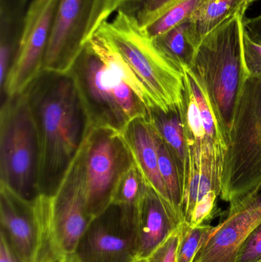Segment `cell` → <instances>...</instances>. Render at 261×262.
I'll return each instance as SVG.
<instances>
[{
    "instance_id": "obj_1",
    "label": "cell",
    "mask_w": 261,
    "mask_h": 262,
    "mask_svg": "<svg viewBox=\"0 0 261 262\" xmlns=\"http://www.w3.org/2000/svg\"><path fill=\"white\" fill-rule=\"evenodd\" d=\"M38 135V190L54 196L90 128L70 73L43 71L26 89Z\"/></svg>"
},
{
    "instance_id": "obj_5",
    "label": "cell",
    "mask_w": 261,
    "mask_h": 262,
    "mask_svg": "<svg viewBox=\"0 0 261 262\" xmlns=\"http://www.w3.org/2000/svg\"><path fill=\"white\" fill-rule=\"evenodd\" d=\"M38 135L26 91L2 101L0 183L29 202L38 190Z\"/></svg>"
},
{
    "instance_id": "obj_10",
    "label": "cell",
    "mask_w": 261,
    "mask_h": 262,
    "mask_svg": "<svg viewBox=\"0 0 261 262\" xmlns=\"http://www.w3.org/2000/svg\"><path fill=\"white\" fill-rule=\"evenodd\" d=\"M58 0H31L25 12L13 61L1 87L2 96L22 93L43 72Z\"/></svg>"
},
{
    "instance_id": "obj_34",
    "label": "cell",
    "mask_w": 261,
    "mask_h": 262,
    "mask_svg": "<svg viewBox=\"0 0 261 262\" xmlns=\"http://www.w3.org/2000/svg\"><path fill=\"white\" fill-rule=\"evenodd\" d=\"M248 4H251V3H254V1H257V0H245Z\"/></svg>"
},
{
    "instance_id": "obj_9",
    "label": "cell",
    "mask_w": 261,
    "mask_h": 262,
    "mask_svg": "<svg viewBox=\"0 0 261 262\" xmlns=\"http://www.w3.org/2000/svg\"><path fill=\"white\" fill-rule=\"evenodd\" d=\"M68 73L75 79L90 127L122 132L130 120L118 104L115 92L124 81L102 62L88 44Z\"/></svg>"
},
{
    "instance_id": "obj_4",
    "label": "cell",
    "mask_w": 261,
    "mask_h": 262,
    "mask_svg": "<svg viewBox=\"0 0 261 262\" xmlns=\"http://www.w3.org/2000/svg\"><path fill=\"white\" fill-rule=\"evenodd\" d=\"M98 33L107 38L128 63L164 112L179 108L185 90L184 71L172 62L134 21L117 12Z\"/></svg>"
},
{
    "instance_id": "obj_26",
    "label": "cell",
    "mask_w": 261,
    "mask_h": 262,
    "mask_svg": "<svg viewBox=\"0 0 261 262\" xmlns=\"http://www.w3.org/2000/svg\"><path fill=\"white\" fill-rule=\"evenodd\" d=\"M145 186V180L133 161V164L124 172L118 182L112 203L125 206H137Z\"/></svg>"
},
{
    "instance_id": "obj_3",
    "label": "cell",
    "mask_w": 261,
    "mask_h": 262,
    "mask_svg": "<svg viewBox=\"0 0 261 262\" xmlns=\"http://www.w3.org/2000/svg\"><path fill=\"white\" fill-rule=\"evenodd\" d=\"M261 186V76L245 78L224 157L220 197L232 203Z\"/></svg>"
},
{
    "instance_id": "obj_28",
    "label": "cell",
    "mask_w": 261,
    "mask_h": 262,
    "mask_svg": "<svg viewBox=\"0 0 261 262\" xmlns=\"http://www.w3.org/2000/svg\"><path fill=\"white\" fill-rule=\"evenodd\" d=\"M219 196L220 195L216 191H210L197 202L190 221L188 222L192 227L205 225V223L218 213L217 200Z\"/></svg>"
},
{
    "instance_id": "obj_11",
    "label": "cell",
    "mask_w": 261,
    "mask_h": 262,
    "mask_svg": "<svg viewBox=\"0 0 261 262\" xmlns=\"http://www.w3.org/2000/svg\"><path fill=\"white\" fill-rule=\"evenodd\" d=\"M86 141L70 163L52 197V233L60 252L68 257L92 221L87 210L85 189Z\"/></svg>"
},
{
    "instance_id": "obj_27",
    "label": "cell",
    "mask_w": 261,
    "mask_h": 262,
    "mask_svg": "<svg viewBox=\"0 0 261 262\" xmlns=\"http://www.w3.org/2000/svg\"><path fill=\"white\" fill-rule=\"evenodd\" d=\"M243 60L245 76H261V38H253L245 30L243 35Z\"/></svg>"
},
{
    "instance_id": "obj_17",
    "label": "cell",
    "mask_w": 261,
    "mask_h": 262,
    "mask_svg": "<svg viewBox=\"0 0 261 262\" xmlns=\"http://www.w3.org/2000/svg\"><path fill=\"white\" fill-rule=\"evenodd\" d=\"M250 5L245 0H205L189 20L192 39L199 47L202 40Z\"/></svg>"
},
{
    "instance_id": "obj_16",
    "label": "cell",
    "mask_w": 261,
    "mask_h": 262,
    "mask_svg": "<svg viewBox=\"0 0 261 262\" xmlns=\"http://www.w3.org/2000/svg\"><path fill=\"white\" fill-rule=\"evenodd\" d=\"M147 118L174 159L185 196L188 180V154L179 107L168 112H164L156 106L149 107Z\"/></svg>"
},
{
    "instance_id": "obj_13",
    "label": "cell",
    "mask_w": 261,
    "mask_h": 262,
    "mask_svg": "<svg viewBox=\"0 0 261 262\" xmlns=\"http://www.w3.org/2000/svg\"><path fill=\"white\" fill-rule=\"evenodd\" d=\"M1 233L21 262H32L39 242V223L34 202L24 200L0 183Z\"/></svg>"
},
{
    "instance_id": "obj_25",
    "label": "cell",
    "mask_w": 261,
    "mask_h": 262,
    "mask_svg": "<svg viewBox=\"0 0 261 262\" xmlns=\"http://www.w3.org/2000/svg\"><path fill=\"white\" fill-rule=\"evenodd\" d=\"M216 226L202 225L192 227L188 222L181 225V238L176 262H193L199 251L206 245Z\"/></svg>"
},
{
    "instance_id": "obj_6",
    "label": "cell",
    "mask_w": 261,
    "mask_h": 262,
    "mask_svg": "<svg viewBox=\"0 0 261 262\" xmlns=\"http://www.w3.org/2000/svg\"><path fill=\"white\" fill-rule=\"evenodd\" d=\"M116 11V0H58L43 71L67 74L87 43Z\"/></svg>"
},
{
    "instance_id": "obj_23",
    "label": "cell",
    "mask_w": 261,
    "mask_h": 262,
    "mask_svg": "<svg viewBox=\"0 0 261 262\" xmlns=\"http://www.w3.org/2000/svg\"><path fill=\"white\" fill-rule=\"evenodd\" d=\"M205 0H179L155 18L143 30L155 38L190 20Z\"/></svg>"
},
{
    "instance_id": "obj_19",
    "label": "cell",
    "mask_w": 261,
    "mask_h": 262,
    "mask_svg": "<svg viewBox=\"0 0 261 262\" xmlns=\"http://www.w3.org/2000/svg\"><path fill=\"white\" fill-rule=\"evenodd\" d=\"M183 71L185 80L191 88L192 92L199 106L204 129H205V137H206L205 145L214 152L216 161L222 172L224 157L228 149L226 142L222 135L219 123L216 120V115L211 108L208 96L202 88V84L189 69L187 68V69H184Z\"/></svg>"
},
{
    "instance_id": "obj_12",
    "label": "cell",
    "mask_w": 261,
    "mask_h": 262,
    "mask_svg": "<svg viewBox=\"0 0 261 262\" xmlns=\"http://www.w3.org/2000/svg\"><path fill=\"white\" fill-rule=\"evenodd\" d=\"M261 223V186L230 203L223 221L193 262H234L239 249Z\"/></svg>"
},
{
    "instance_id": "obj_15",
    "label": "cell",
    "mask_w": 261,
    "mask_h": 262,
    "mask_svg": "<svg viewBox=\"0 0 261 262\" xmlns=\"http://www.w3.org/2000/svg\"><path fill=\"white\" fill-rule=\"evenodd\" d=\"M121 134L146 183L171 207L159 172L156 135L147 115L131 120Z\"/></svg>"
},
{
    "instance_id": "obj_7",
    "label": "cell",
    "mask_w": 261,
    "mask_h": 262,
    "mask_svg": "<svg viewBox=\"0 0 261 262\" xmlns=\"http://www.w3.org/2000/svg\"><path fill=\"white\" fill-rule=\"evenodd\" d=\"M85 141L86 198L93 219L111 204L116 185L133 159L119 131L90 127Z\"/></svg>"
},
{
    "instance_id": "obj_36",
    "label": "cell",
    "mask_w": 261,
    "mask_h": 262,
    "mask_svg": "<svg viewBox=\"0 0 261 262\" xmlns=\"http://www.w3.org/2000/svg\"><path fill=\"white\" fill-rule=\"evenodd\" d=\"M258 262H261V260H260V261H259Z\"/></svg>"
},
{
    "instance_id": "obj_18",
    "label": "cell",
    "mask_w": 261,
    "mask_h": 262,
    "mask_svg": "<svg viewBox=\"0 0 261 262\" xmlns=\"http://www.w3.org/2000/svg\"><path fill=\"white\" fill-rule=\"evenodd\" d=\"M87 44L102 62L126 84H128L147 108L157 105L144 83L114 46L101 34L97 33Z\"/></svg>"
},
{
    "instance_id": "obj_21",
    "label": "cell",
    "mask_w": 261,
    "mask_h": 262,
    "mask_svg": "<svg viewBox=\"0 0 261 262\" xmlns=\"http://www.w3.org/2000/svg\"><path fill=\"white\" fill-rule=\"evenodd\" d=\"M154 132L157 146L159 172L167 189L169 202L179 220L184 223L185 222L184 214V190L179 170L167 145L155 130Z\"/></svg>"
},
{
    "instance_id": "obj_14",
    "label": "cell",
    "mask_w": 261,
    "mask_h": 262,
    "mask_svg": "<svg viewBox=\"0 0 261 262\" xmlns=\"http://www.w3.org/2000/svg\"><path fill=\"white\" fill-rule=\"evenodd\" d=\"M137 211V260L147 258L182 224L173 209L146 183Z\"/></svg>"
},
{
    "instance_id": "obj_37",
    "label": "cell",
    "mask_w": 261,
    "mask_h": 262,
    "mask_svg": "<svg viewBox=\"0 0 261 262\" xmlns=\"http://www.w3.org/2000/svg\"></svg>"
},
{
    "instance_id": "obj_8",
    "label": "cell",
    "mask_w": 261,
    "mask_h": 262,
    "mask_svg": "<svg viewBox=\"0 0 261 262\" xmlns=\"http://www.w3.org/2000/svg\"><path fill=\"white\" fill-rule=\"evenodd\" d=\"M136 206L111 203L95 216L67 262H136Z\"/></svg>"
},
{
    "instance_id": "obj_29",
    "label": "cell",
    "mask_w": 261,
    "mask_h": 262,
    "mask_svg": "<svg viewBox=\"0 0 261 262\" xmlns=\"http://www.w3.org/2000/svg\"><path fill=\"white\" fill-rule=\"evenodd\" d=\"M181 238V226L143 262H176Z\"/></svg>"
},
{
    "instance_id": "obj_20",
    "label": "cell",
    "mask_w": 261,
    "mask_h": 262,
    "mask_svg": "<svg viewBox=\"0 0 261 262\" xmlns=\"http://www.w3.org/2000/svg\"><path fill=\"white\" fill-rule=\"evenodd\" d=\"M159 50L179 69H189L198 48L190 34L189 20L153 38Z\"/></svg>"
},
{
    "instance_id": "obj_22",
    "label": "cell",
    "mask_w": 261,
    "mask_h": 262,
    "mask_svg": "<svg viewBox=\"0 0 261 262\" xmlns=\"http://www.w3.org/2000/svg\"><path fill=\"white\" fill-rule=\"evenodd\" d=\"M39 223L38 246L32 262H67L57 247L52 233V197L39 195L34 201Z\"/></svg>"
},
{
    "instance_id": "obj_33",
    "label": "cell",
    "mask_w": 261,
    "mask_h": 262,
    "mask_svg": "<svg viewBox=\"0 0 261 262\" xmlns=\"http://www.w3.org/2000/svg\"><path fill=\"white\" fill-rule=\"evenodd\" d=\"M10 0H2V6L1 7H5V6H8Z\"/></svg>"
},
{
    "instance_id": "obj_35",
    "label": "cell",
    "mask_w": 261,
    "mask_h": 262,
    "mask_svg": "<svg viewBox=\"0 0 261 262\" xmlns=\"http://www.w3.org/2000/svg\"><path fill=\"white\" fill-rule=\"evenodd\" d=\"M136 262H143L142 261H136Z\"/></svg>"
},
{
    "instance_id": "obj_31",
    "label": "cell",
    "mask_w": 261,
    "mask_h": 262,
    "mask_svg": "<svg viewBox=\"0 0 261 262\" xmlns=\"http://www.w3.org/2000/svg\"><path fill=\"white\" fill-rule=\"evenodd\" d=\"M0 262H21L3 234L0 238Z\"/></svg>"
},
{
    "instance_id": "obj_30",
    "label": "cell",
    "mask_w": 261,
    "mask_h": 262,
    "mask_svg": "<svg viewBox=\"0 0 261 262\" xmlns=\"http://www.w3.org/2000/svg\"><path fill=\"white\" fill-rule=\"evenodd\" d=\"M261 260V223L244 242L234 262H258Z\"/></svg>"
},
{
    "instance_id": "obj_24",
    "label": "cell",
    "mask_w": 261,
    "mask_h": 262,
    "mask_svg": "<svg viewBox=\"0 0 261 262\" xmlns=\"http://www.w3.org/2000/svg\"><path fill=\"white\" fill-rule=\"evenodd\" d=\"M179 0H116V12H123L141 29Z\"/></svg>"
},
{
    "instance_id": "obj_2",
    "label": "cell",
    "mask_w": 261,
    "mask_h": 262,
    "mask_svg": "<svg viewBox=\"0 0 261 262\" xmlns=\"http://www.w3.org/2000/svg\"><path fill=\"white\" fill-rule=\"evenodd\" d=\"M245 13L236 14L208 34L198 47L189 68L208 96L227 146L246 78L243 60Z\"/></svg>"
},
{
    "instance_id": "obj_32",
    "label": "cell",
    "mask_w": 261,
    "mask_h": 262,
    "mask_svg": "<svg viewBox=\"0 0 261 262\" xmlns=\"http://www.w3.org/2000/svg\"><path fill=\"white\" fill-rule=\"evenodd\" d=\"M245 29L253 38H261V15L254 18H245Z\"/></svg>"
}]
</instances>
